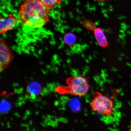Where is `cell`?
<instances>
[{"label": "cell", "mask_w": 131, "mask_h": 131, "mask_svg": "<svg viewBox=\"0 0 131 131\" xmlns=\"http://www.w3.org/2000/svg\"><path fill=\"white\" fill-rule=\"evenodd\" d=\"M129 130L131 131V123L130 125V127H129Z\"/></svg>", "instance_id": "obj_11"}, {"label": "cell", "mask_w": 131, "mask_h": 131, "mask_svg": "<svg viewBox=\"0 0 131 131\" xmlns=\"http://www.w3.org/2000/svg\"><path fill=\"white\" fill-rule=\"evenodd\" d=\"M96 1H106V0H96Z\"/></svg>", "instance_id": "obj_12"}, {"label": "cell", "mask_w": 131, "mask_h": 131, "mask_svg": "<svg viewBox=\"0 0 131 131\" xmlns=\"http://www.w3.org/2000/svg\"><path fill=\"white\" fill-rule=\"evenodd\" d=\"M14 58L12 50L3 39L0 41V63L1 70L9 65Z\"/></svg>", "instance_id": "obj_4"}, {"label": "cell", "mask_w": 131, "mask_h": 131, "mask_svg": "<svg viewBox=\"0 0 131 131\" xmlns=\"http://www.w3.org/2000/svg\"><path fill=\"white\" fill-rule=\"evenodd\" d=\"M94 35L98 43L101 46L106 47L107 45V39L104 33L101 29H96L94 31Z\"/></svg>", "instance_id": "obj_7"}, {"label": "cell", "mask_w": 131, "mask_h": 131, "mask_svg": "<svg viewBox=\"0 0 131 131\" xmlns=\"http://www.w3.org/2000/svg\"><path fill=\"white\" fill-rule=\"evenodd\" d=\"M66 83L68 86L60 88L62 94L82 97L88 94L90 87L88 79L81 76L70 77L66 80Z\"/></svg>", "instance_id": "obj_2"}, {"label": "cell", "mask_w": 131, "mask_h": 131, "mask_svg": "<svg viewBox=\"0 0 131 131\" xmlns=\"http://www.w3.org/2000/svg\"><path fill=\"white\" fill-rule=\"evenodd\" d=\"M11 103L6 100H4L2 101L0 104V109L1 113H6L9 111L12 107Z\"/></svg>", "instance_id": "obj_8"}, {"label": "cell", "mask_w": 131, "mask_h": 131, "mask_svg": "<svg viewBox=\"0 0 131 131\" xmlns=\"http://www.w3.org/2000/svg\"><path fill=\"white\" fill-rule=\"evenodd\" d=\"M42 1L46 7L48 9H53L61 2V0H42Z\"/></svg>", "instance_id": "obj_9"}, {"label": "cell", "mask_w": 131, "mask_h": 131, "mask_svg": "<svg viewBox=\"0 0 131 131\" xmlns=\"http://www.w3.org/2000/svg\"><path fill=\"white\" fill-rule=\"evenodd\" d=\"M42 87L38 82L33 81L31 82L27 86V91L31 96H35L39 95L41 92Z\"/></svg>", "instance_id": "obj_6"}, {"label": "cell", "mask_w": 131, "mask_h": 131, "mask_svg": "<svg viewBox=\"0 0 131 131\" xmlns=\"http://www.w3.org/2000/svg\"><path fill=\"white\" fill-rule=\"evenodd\" d=\"M19 19L14 15L11 14L7 18L1 17L0 32L4 34L14 28L18 21Z\"/></svg>", "instance_id": "obj_5"}, {"label": "cell", "mask_w": 131, "mask_h": 131, "mask_svg": "<svg viewBox=\"0 0 131 131\" xmlns=\"http://www.w3.org/2000/svg\"><path fill=\"white\" fill-rule=\"evenodd\" d=\"M92 96V99L90 103L92 110L106 116L112 115L114 107L112 100L98 91L94 92Z\"/></svg>", "instance_id": "obj_3"}, {"label": "cell", "mask_w": 131, "mask_h": 131, "mask_svg": "<svg viewBox=\"0 0 131 131\" xmlns=\"http://www.w3.org/2000/svg\"><path fill=\"white\" fill-rule=\"evenodd\" d=\"M76 40V37L74 34L70 33L66 34L64 37V41L65 43L68 45H73Z\"/></svg>", "instance_id": "obj_10"}, {"label": "cell", "mask_w": 131, "mask_h": 131, "mask_svg": "<svg viewBox=\"0 0 131 131\" xmlns=\"http://www.w3.org/2000/svg\"><path fill=\"white\" fill-rule=\"evenodd\" d=\"M42 0H24L19 11L25 26L36 28L45 25L49 20V12Z\"/></svg>", "instance_id": "obj_1"}]
</instances>
